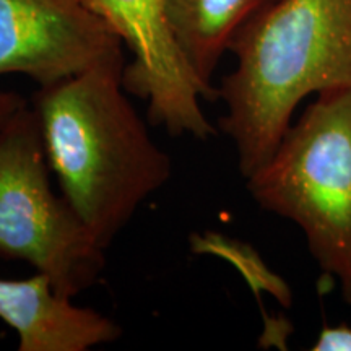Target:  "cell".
Returning a JSON list of instances; mask_svg holds the SVG:
<instances>
[{
  "instance_id": "obj_4",
  "label": "cell",
  "mask_w": 351,
  "mask_h": 351,
  "mask_svg": "<svg viewBox=\"0 0 351 351\" xmlns=\"http://www.w3.org/2000/svg\"><path fill=\"white\" fill-rule=\"evenodd\" d=\"M41 125L25 104L0 125V257L26 261L75 298L104 270V251L51 186Z\"/></svg>"
},
{
  "instance_id": "obj_10",
  "label": "cell",
  "mask_w": 351,
  "mask_h": 351,
  "mask_svg": "<svg viewBox=\"0 0 351 351\" xmlns=\"http://www.w3.org/2000/svg\"><path fill=\"white\" fill-rule=\"evenodd\" d=\"M26 99L19 93H12V91H0V125L5 122L13 112L19 111L20 108H23Z\"/></svg>"
},
{
  "instance_id": "obj_3",
  "label": "cell",
  "mask_w": 351,
  "mask_h": 351,
  "mask_svg": "<svg viewBox=\"0 0 351 351\" xmlns=\"http://www.w3.org/2000/svg\"><path fill=\"white\" fill-rule=\"evenodd\" d=\"M245 181L263 210L301 228L320 269L351 302V90L317 95Z\"/></svg>"
},
{
  "instance_id": "obj_8",
  "label": "cell",
  "mask_w": 351,
  "mask_h": 351,
  "mask_svg": "<svg viewBox=\"0 0 351 351\" xmlns=\"http://www.w3.org/2000/svg\"><path fill=\"white\" fill-rule=\"evenodd\" d=\"M275 0H165L174 41L192 73L218 98L212 78L238 33Z\"/></svg>"
},
{
  "instance_id": "obj_6",
  "label": "cell",
  "mask_w": 351,
  "mask_h": 351,
  "mask_svg": "<svg viewBox=\"0 0 351 351\" xmlns=\"http://www.w3.org/2000/svg\"><path fill=\"white\" fill-rule=\"evenodd\" d=\"M117 59L122 41L85 0H0V75L41 88Z\"/></svg>"
},
{
  "instance_id": "obj_9",
  "label": "cell",
  "mask_w": 351,
  "mask_h": 351,
  "mask_svg": "<svg viewBox=\"0 0 351 351\" xmlns=\"http://www.w3.org/2000/svg\"><path fill=\"white\" fill-rule=\"evenodd\" d=\"M314 351H351V327L324 326L313 346Z\"/></svg>"
},
{
  "instance_id": "obj_2",
  "label": "cell",
  "mask_w": 351,
  "mask_h": 351,
  "mask_svg": "<svg viewBox=\"0 0 351 351\" xmlns=\"http://www.w3.org/2000/svg\"><path fill=\"white\" fill-rule=\"evenodd\" d=\"M219 121L241 174L265 163L306 96L351 90V0H275L232 41Z\"/></svg>"
},
{
  "instance_id": "obj_5",
  "label": "cell",
  "mask_w": 351,
  "mask_h": 351,
  "mask_svg": "<svg viewBox=\"0 0 351 351\" xmlns=\"http://www.w3.org/2000/svg\"><path fill=\"white\" fill-rule=\"evenodd\" d=\"M106 23L132 60L122 72V85L130 95L147 101L148 119L173 137L191 135L207 140L215 134L200 99L213 101L197 80L174 41L165 0H85Z\"/></svg>"
},
{
  "instance_id": "obj_7",
  "label": "cell",
  "mask_w": 351,
  "mask_h": 351,
  "mask_svg": "<svg viewBox=\"0 0 351 351\" xmlns=\"http://www.w3.org/2000/svg\"><path fill=\"white\" fill-rule=\"evenodd\" d=\"M72 300L57 293L43 271L0 278V320L16 332L20 351H86L122 335L114 320Z\"/></svg>"
},
{
  "instance_id": "obj_1",
  "label": "cell",
  "mask_w": 351,
  "mask_h": 351,
  "mask_svg": "<svg viewBox=\"0 0 351 351\" xmlns=\"http://www.w3.org/2000/svg\"><path fill=\"white\" fill-rule=\"evenodd\" d=\"M125 60L41 86L33 108L62 195L104 249L169 181L171 158L122 85Z\"/></svg>"
}]
</instances>
